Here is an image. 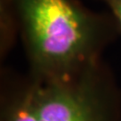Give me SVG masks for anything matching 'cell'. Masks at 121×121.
Wrapping results in <instances>:
<instances>
[{
	"label": "cell",
	"instance_id": "obj_1",
	"mask_svg": "<svg viewBox=\"0 0 121 121\" xmlns=\"http://www.w3.org/2000/svg\"><path fill=\"white\" fill-rule=\"evenodd\" d=\"M18 34L32 79L72 77L100 60L118 30L109 14L78 0H15Z\"/></svg>",
	"mask_w": 121,
	"mask_h": 121
},
{
	"label": "cell",
	"instance_id": "obj_2",
	"mask_svg": "<svg viewBox=\"0 0 121 121\" xmlns=\"http://www.w3.org/2000/svg\"><path fill=\"white\" fill-rule=\"evenodd\" d=\"M108 101L99 60L72 77L32 79L9 100L4 121H105Z\"/></svg>",
	"mask_w": 121,
	"mask_h": 121
},
{
	"label": "cell",
	"instance_id": "obj_3",
	"mask_svg": "<svg viewBox=\"0 0 121 121\" xmlns=\"http://www.w3.org/2000/svg\"><path fill=\"white\" fill-rule=\"evenodd\" d=\"M17 37L16 2L0 0V56L2 58L13 49Z\"/></svg>",
	"mask_w": 121,
	"mask_h": 121
},
{
	"label": "cell",
	"instance_id": "obj_4",
	"mask_svg": "<svg viewBox=\"0 0 121 121\" xmlns=\"http://www.w3.org/2000/svg\"><path fill=\"white\" fill-rule=\"evenodd\" d=\"M109 11V15L112 17L121 34V0H101Z\"/></svg>",
	"mask_w": 121,
	"mask_h": 121
}]
</instances>
